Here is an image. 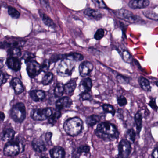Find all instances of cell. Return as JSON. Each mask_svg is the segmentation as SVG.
I'll return each instance as SVG.
<instances>
[{
  "mask_svg": "<svg viewBox=\"0 0 158 158\" xmlns=\"http://www.w3.org/2000/svg\"><path fill=\"white\" fill-rule=\"evenodd\" d=\"M96 7L99 8H106V5L103 0H92Z\"/></svg>",
  "mask_w": 158,
  "mask_h": 158,
  "instance_id": "44",
  "label": "cell"
},
{
  "mask_svg": "<svg viewBox=\"0 0 158 158\" xmlns=\"http://www.w3.org/2000/svg\"><path fill=\"white\" fill-rule=\"evenodd\" d=\"M50 154L51 158H65L66 152L62 147L54 146L50 150Z\"/></svg>",
  "mask_w": 158,
  "mask_h": 158,
  "instance_id": "18",
  "label": "cell"
},
{
  "mask_svg": "<svg viewBox=\"0 0 158 158\" xmlns=\"http://www.w3.org/2000/svg\"><path fill=\"white\" fill-rule=\"evenodd\" d=\"M53 74L51 72H47L43 77L41 83L44 86L49 85L53 80Z\"/></svg>",
  "mask_w": 158,
  "mask_h": 158,
  "instance_id": "33",
  "label": "cell"
},
{
  "mask_svg": "<svg viewBox=\"0 0 158 158\" xmlns=\"http://www.w3.org/2000/svg\"><path fill=\"white\" fill-rule=\"evenodd\" d=\"M95 134L98 137L106 142L117 140L119 136L116 126L108 122L99 124L95 131Z\"/></svg>",
  "mask_w": 158,
  "mask_h": 158,
  "instance_id": "1",
  "label": "cell"
},
{
  "mask_svg": "<svg viewBox=\"0 0 158 158\" xmlns=\"http://www.w3.org/2000/svg\"><path fill=\"white\" fill-rule=\"evenodd\" d=\"M6 64L8 67L15 71H18L21 67V61L17 57H9L6 61Z\"/></svg>",
  "mask_w": 158,
  "mask_h": 158,
  "instance_id": "13",
  "label": "cell"
},
{
  "mask_svg": "<svg viewBox=\"0 0 158 158\" xmlns=\"http://www.w3.org/2000/svg\"><path fill=\"white\" fill-rule=\"evenodd\" d=\"M54 93L55 96L59 98L62 97L65 93L64 84L60 82L57 83L54 88Z\"/></svg>",
  "mask_w": 158,
  "mask_h": 158,
  "instance_id": "28",
  "label": "cell"
},
{
  "mask_svg": "<svg viewBox=\"0 0 158 158\" xmlns=\"http://www.w3.org/2000/svg\"><path fill=\"white\" fill-rule=\"evenodd\" d=\"M83 122L78 117L70 118L64 122L63 128L65 132L71 136L79 135L83 129Z\"/></svg>",
  "mask_w": 158,
  "mask_h": 158,
  "instance_id": "2",
  "label": "cell"
},
{
  "mask_svg": "<svg viewBox=\"0 0 158 158\" xmlns=\"http://www.w3.org/2000/svg\"><path fill=\"white\" fill-rule=\"evenodd\" d=\"M149 4V0H130L128 5L131 9H136L147 8Z\"/></svg>",
  "mask_w": 158,
  "mask_h": 158,
  "instance_id": "14",
  "label": "cell"
},
{
  "mask_svg": "<svg viewBox=\"0 0 158 158\" xmlns=\"http://www.w3.org/2000/svg\"><path fill=\"white\" fill-rule=\"evenodd\" d=\"M35 57V56L34 55L28 52H25L23 56V59L25 60V63L30 61L32 59H34Z\"/></svg>",
  "mask_w": 158,
  "mask_h": 158,
  "instance_id": "42",
  "label": "cell"
},
{
  "mask_svg": "<svg viewBox=\"0 0 158 158\" xmlns=\"http://www.w3.org/2000/svg\"><path fill=\"white\" fill-rule=\"evenodd\" d=\"M0 9H1V6H0Z\"/></svg>",
  "mask_w": 158,
  "mask_h": 158,
  "instance_id": "53",
  "label": "cell"
},
{
  "mask_svg": "<svg viewBox=\"0 0 158 158\" xmlns=\"http://www.w3.org/2000/svg\"><path fill=\"white\" fill-rule=\"evenodd\" d=\"M132 151L131 143L126 139H123L118 145L119 157L128 158Z\"/></svg>",
  "mask_w": 158,
  "mask_h": 158,
  "instance_id": "9",
  "label": "cell"
},
{
  "mask_svg": "<svg viewBox=\"0 0 158 158\" xmlns=\"http://www.w3.org/2000/svg\"><path fill=\"white\" fill-rule=\"evenodd\" d=\"M139 83L142 88L146 92H150L151 90L150 83L148 79L141 76L139 78Z\"/></svg>",
  "mask_w": 158,
  "mask_h": 158,
  "instance_id": "24",
  "label": "cell"
},
{
  "mask_svg": "<svg viewBox=\"0 0 158 158\" xmlns=\"http://www.w3.org/2000/svg\"><path fill=\"white\" fill-rule=\"evenodd\" d=\"M103 111L106 113H110L112 116H114L116 113V110L114 107L111 105L104 104L102 105Z\"/></svg>",
  "mask_w": 158,
  "mask_h": 158,
  "instance_id": "35",
  "label": "cell"
},
{
  "mask_svg": "<svg viewBox=\"0 0 158 158\" xmlns=\"http://www.w3.org/2000/svg\"><path fill=\"white\" fill-rule=\"evenodd\" d=\"M29 95L33 101L40 102L45 98V93L41 90H34L29 92Z\"/></svg>",
  "mask_w": 158,
  "mask_h": 158,
  "instance_id": "17",
  "label": "cell"
},
{
  "mask_svg": "<svg viewBox=\"0 0 158 158\" xmlns=\"http://www.w3.org/2000/svg\"><path fill=\"white\" fill-rule=\"evenodd\" d=\"M8 13L11 17L14 19H18L20 16V14L15 8L12 7L8 8Z\"/></svg>",
  "mask_w": 158,
  "mask_h": 158,
  "instance_id": "36",
  "label": "cell"
},
{
  "mask_svg": "<svg viewBox=\"0 0 158 158\" xmlns=\"http://www.w3.org/2000/svg\"><path fill=\"white\" fill-rule=\"evenodd\" d=\"M9 57L19 58L21 55V50L20 48L15 47L9 49L8 50Z\"/></svg>",
  "mask_w": 158,
  "mask_h": 158,
  "instance_id": "29",
  "label": "cell"
},
{
  "mask_svg": "<svg viewBox=\"0 0 158 158\" xmlns=\"http://www.w3.org/2000/svg\"><path fill=\"white\" fill-rule=\"evenodd\" d=\"M76 62L64 57L60 59L57 67V72L60 76L67 77L70 76L75 67Z\"/></svg>",
  "mask_w": 158,
  "mask_h": 158,
  "instance_id": "3",
  "label": "cell"
},
{
  "mask_svg": "<svg viewBox=\"0 0 158 158\" xmlns=\"http://www.w3.org/2000/svg\"><path fill=\"white\" fill-rule=\"evenodd\" d=\"M10 116L13 120L18 123H21L26 117V110L24 104L18 103L11 110Z\"/></svg>",
  "mask_w": 158,
  "mask_h": 158,
  "instance_id": "4",
  "label": "cell"
},
{
  "mask_svg": "<svg viewBox=\"0 0 158 158\" xmlns=\"http://www.w3.org/2000/svg\"><path fill=\"white\" fill-rule=\"evenodd\" d=\"M77 79H71L64 85L65 93L67 95H71L74 92L77 87Z\"/></svg>",
  "mask_w": 158,
  "mask_h": 158,
  "instance_id": "22",
  "label": "cell"
},
{
  "mask_svg": "<svg viewBox=\"0 0 158 158\" xmlns=\"http://www.w3.org/2000/svg\"><path fill=\"white\" fill-rule=\"evenodd\" d=\"M25 41L18 39H10L4 41L0 42V49L12 48L23 46L25 44Z\"/></svg>",
  "mask_w": 158,
  "mask_h": 158,
  "instance_id": "10",
  "label": "cell"
},
{
  "mask_svg": "<svg viewBox=\"0 0 158 158\" xmlns=\"http://www.w3.org/2000/svg\"><path fill=\"white\" fill-rule=\"evenodd\" d=\"M61 116V112L60 111L57 110L55 112H53L52 115L48 118V122L51 125H55L57 121L60 118Z\"/></svg>",
  "mask_w": 158,
  "mask_h": 158,
  "instance_id": "31",
  "label": "cell"
},
{
  "mask_svg": "<svg viewBox=\"0 0 158 158\" xmlns=\"http://www.w3.org/2000/svg\"><path fill=\"white\" fill-rule=\"evenodd\" d=\"M142 13L147 18L158 21V15L157 14H155V13H153L150 11H143Z\"/></svg>",
  "mask_w": 158,
  "mask_h": 158,
  "instance_id": "34",
  "label": "cell"
},
{
  "mask_svg": "<svg viewBox=\"0 0 158 158\" xmlns=\"http://www.w3.org/2000/svg\"><path fill=\"white\" fill-rule=\"evenodd\" d=\"M4 58L0 57V69H1L4 66Z\"/></svg>",
  "mask_w": 158,
  "mask_h": 158,
  "instance_id": "51",
  "label": "cell"
},
{
  "mask_svg": "<svg viewBox=\"0 0 158 158\" xmlns=\"http://www.w3.org/2000/svg\"><path fill=\"white\" fill-rule=\"evenodd\" d=\"M53 112V109L51 108L36 109L32 111L31 116L34 120L43 121L49 118Z\"/></svg>",
  "mask_w": 158,
  "mask_h": 158,
  "instance_id": "6",
  "label": "cell"
},
{
  "mask_svg": "<svg viewBox=\"0 0 158 158\" xmlns=\"http://www.w3.org/2000/svg\"><path fill=\"white\" fill-rule=\"evenodd\" d=\"M142 114L141 112H138L135 116V121L136 125V130L138 134L141 132L142 127Z\"/></svg>",
  "mask_w": 158,
  "mask_h": 158,
  "instance_id": "25",
  "label": "cell"
},
{
  "mask_svg": "<svg viewBox=\"0 0 158 158\" xmlns=\"http://www.w3.org/2000/svg\"><path fill=\"white\" fill-rule=\"evenodd\" d=\"M149 105L154 111L157 112L158 110V106L156 102V98H152L151 99L150 101L149 102Z\"/></svg>",
  "mask_w": 158,
  "mask_h": 158,
  "instance_id": "45",
  "label": "cell"
},
{
  "mask_svg": "<svg viewBox=\"0 0 158 158\" xmlns=\"http://www.w3.org/2000/svg\"><path fill=\"white\" fill-rule=\"evenodd\" d=\"M104 29L102 28L98 29L96 31V33H95L94 35V38L97 40H101L104 35Z\"/></svg>",
  "mask_w": 158,
  "mask_h": 158,
  "instance_id": "40",
  "label": "cell"
},
{
  "mask_svg": "<svg viewBox=\"0 0 158 158\" xmlns=\"http://www.w3.org/2000/svg\"><path fill=\"white\" fill-rule=\"evenodd\" d=\"M41 4L45 9H48L49 8L50 5L48 0H40Z\"/></svg>",
  "mask_w": 158,
  "mask_h": 158,
  "instance_id": "48",
  "label": "cell"
},
{
  "mask_svg": "<svg viewBox=\"0 0 158 158\" xmlns=\"http://www.w3.org/2000/svg\"><path fill=\"white\" fill-rule=\"evenodd\" d=\"M100 121V117L99 115H92L87 117L86 119V123L89 127H93Z\"/></svg>",
  "mask_w": 158,
  "mask_h": 158,
  "instance_id": "26",
  "label": "cell"
},
{
  "mask_svg": "<svg viewBox=\"0 0 158 158\" xmlns=\"http://www.w3.org/2000/svg\"><path fill=\"white\" fill-rule=\"evenodd\" d=\"M93 64L88 61H84L79 66V72L82 77H85L89 75L93 70Z\"/></svg>",
  "mask_w": 158,
  "mask_h": 158,
  "instance_id": "11",
  "label": "cell"
},
{
  "mask_svg": "<svg viewBox=\"0 0 158 158\" xmlns=\"http://www.w3.org/2000/svg\"><path fill=\"white\" fill-rule=\"evenodd\" d=\"M136 132L133 129H130L127 130L126 134V138L130 143H134L136 139Z\"/></svg>",
  "mask_w": 158,
  "mask_h": 158,
  "instance_id": "32",
  "label": "cell"
},
{
  "mask_svg": "<svg viewBox=\"0 0 158 158\" xmlns=\"http://www.w3.org/2000/svg\"><path fill=\"white\" fill-rule=\"evenodd\" d=\"M23 150L19 142L13 139L5 145L3 152L6 156H14L18 154L20 151H23Z\"/></svg>",
  "mask_w": 158,
  "mask_h": 158,
  "instance_id": "5",
  "label": "cell"
},
{
  "mask_svg": "<svg viewBox=\"0 0 158 158\" xmlns=\"http://www.w3.org/2000/svg\"><path fill=\"white\" fill-rule=\"evenodd\" d=\"M115 15L119 18L132 23L140 22L141 18L137 15H135L132 12L124 9H120L116 11L115 12Z\"/></svg>",
  "mask_w": 158,
  "mask_h": 158,
  "instance_id": "7",
  "label": "cell"
},
{
  "mask_svg": "<svg viewBox=\"0 0 158 158\" xmlns=\"http://www.w3.org/2000/svg\"><path fill=\"white\" fill-rule=\"evenodd\" d=\"M72 104V101L71 98L68 97H64L57 100L56 103L57 110L60 111L64 109L69 108Z\"/></svg>",
  "mask_w": 158,
  "mask_h": 158,
  "instance_id": "12",
  "label": "cell"
},
{
  "mask_svg": "<svg viewBox=\"0 0 158 158\" xmlns=\"http://www.w3.org/2000/svg\"><path fill=\"white\" fill-rule=\"evenodd\" d=\"M32 145L34 149L37 152H43L46 150L45 143L41 138L34 139L32 141Z\"/></svg>",
  "mask_w": 158,
  "mask_h": 158,
  "instance_id": "15",
  "label": "cell"
},
{
  "mask_svg": "<svg viewBox=\"0 0 158 158\" xmlns=\"http://www.w3.org/2000/svg\"><path fill=\"white\" fill-rule=\"evenodd\" d=\"M152 156L153 158H158V148L156 147L153 152Z\"/></svg>",
  "mask_w": 158,
  "mask_h": 158,
  "instance_id": "49",
  "label": "cell"
},
{
  "mask_svg": "<svg viewBox=\"0 0 158 158\" xmlns=\"http://www.w3.org/2000/svg\"><path fill=\"white\" fill-rule=\"evenodd\" d=\"M65 57L69 60L76 62L82 61L84 58L83 55L80 53H76V52L69 53L67 55H65Z\"/></svg>",
  "mask_w": 158,
  "mask_h": 158,
  "instance_id": "27",
  "label": "cell"
},
{
  "mask_svg": "<svg viewBox=\"0 0 158 158\" xmlns=\"http://www.w3.org/2000/svg\"><path fill=\"white\" fill-rule=\"evenodd\" d=\"M39 14H40V15L45 25L49 26V27H52V28L55 26L54 22L50 18L45 14H44L43 12L40 11H39Z\"/></svg>",
  "mask_w": 158,
  "mask_h": 158,
  "instance_id": "30",
  "label": "cell"
},
{
  "mask_svg": "<svg viewBox=\"0 0 158 158\" xmlns=\"http://www.w3.org/2000/svg\"><path fill=\"white\" fill-rule=\"evenodd\" d=\"M92 87V80L90 78H86L82 80L79 85V89L82 93H89Z\"/></svg>",
  "mask_w": 158,
  "mask_h": 158,
  "instance_id": "19",
  "label": "cell"
},
{
  "mask_svg": "<svg viewBox=\"0 0 158 158\" xmlns=\"http://www.w3.org/2000/svg\"><path fill=\"white\" fill-rule=\"evenodd\" d=\"M15 134L16 132L15 130L12 129H5L2 131L1 136L2 140L4 142H9L11 141L14 139Z\"/></svg>",
  "mask_w": 158,
  "mask_h": 158,
  "instance_id": "21",
  "label": "cell"
},
{
  "mask_svg": "<svg viewBox=\"0 0 158 158\" xmlns=\"http://www.w3.org/2000/svg\"><path fill=\"white\" fill-rule=\"evenodd\" d=\"M10 85L17 94H20L24 92V88L23 84L20 79L19 78H13L11 81Z\"/></svg>",
  "mask_w": 158,
  "mask_h": 158,
  "instance_id": "16",
  "label": "cell"
},
{
  "mask_svg": "<svg viewBox=\"0 0 158 158\" xmlns=\"http://www.w3.org/2000/svg\"><path fill=\"white\" fill-rule=\"evenodd\" d=\"M117 80L119 83L124 85L128 84L129 82V79L126 76L122 75H118L117 76Z\"/></svg>",
  "mask_w": 158,
  "mask_h": 158,
  "instance_id": "38",
  "label": "cell"
},
{
  "mask_svg": "<svg viewBox=\"0 0 158 158\" xmlns=\"http://www.w3.org/2000/svg\"><path fill=\"white\" fill-rule=\"evenodd\" d=\"M91 149L89 146L84 145H81L77 148L73 152V157L74 158H79L83 154H87L90 153Z\"/></svg>",
  "mask_w": 158,
  "mask_h": 158,
  "instance_id": "20",
  "label": "cell"
},
{
  "mask_svg": "<svg viewBox=\"0 0 158 158\" xmlns=\"http://www.w3.org/2000/svg\"><path fill=\"white\" fill-rule=\"evenodd\" d=\"M8 80V75L0 70V86L6 83Z\"/></svg>",
  "mask_w": 158,
  "mask_h": 158,
  "instance_id": "43",
  "label": "cell"
},
{
  "mask_svg": "<svg viewBox=\"0 0 158 158\" xmlns=\"http://www.w3.org/2000/svg\"><path fill=\"white\" fill-rule=\"evenodd\" d=\"M50 65L51 63L50 60H47V59L45 60L42 64L41 65V66L42 71L45 73H47L48 70L49 69Z\"/></svg>",
  "mask_w": 158,
  "mask_h": 158,
  "instance_id": "41",
  "label": "cell"
},
{
  "mask_svg": "<svg viewBox=\"0 0 158 158\" xmlns=\"http://www.w3.org/2000/svg\"><path fill=\"white\" fill-rule=\"evenodd\" d=\"M52 136V133L51 132H47L45 135V139L47 143H50L51 142Z\"/></svg>",
  "mask_w": 158,
  "mask_h": 158,
  "instance_id": "46",
  "label": "cell"
},
{
  "mask_svg": "<svg viewBox=\"0 0 158 158\" xmlns=\"http://www.w3.org/2000/svg\"><path fill=\"white\" fill-rule=\"evenodd\" d=\"M41 158H48V157H45V156H44V157H42Z\"/></svg>",
  "mask_w": 158,
  "mask_h": 158,
  "instance_id": "52",
  "label": "cell"
},
{
  "mask_svg": "<svg viewBox=\"0 0 158 158\" xmlns=\"http://www.w3.org/2000/svg\"><path fill=\"white\" fill-rule=\"evenodd\" d=\"M122 57L124 61L127 63L131 64L133 61V57L130 53L126 50H124L122 53Z\"/></svg>",
  "mask_w": 158,
  "mask_h": 158,
  "instance_id": "37",
  "label": "cell"
},
{
  "mask_svg": "<svg viewBox=\"0 0 158 158\" xmlns=\"http://www.w3.org/2000/svg\"><path fill=\"white\" fill-rule=\"evenodd\" d=\"M84 14L87 16L92 18L96 20H99L102 17V14L100 12L91 8L86 9L84 11Z\"/></svg>",
  "mask_w": 158,
  "mask_h": 158,
  "instance_id": "23",
  "label": "cell"
},
{
  "mask_svg": "<svg viewBox=\"0 0 158 158\" xmlns=\"http://www.w3.org/2000/svg\"><path fill=\"white\" fill-rule=\"evenodd\" d=\"M80 96L83 100H89L91 98V94L89 93H82Z\"/></svg>",
  "mask_w": 158,
  "mask_h": 158,
  "instance_id": "47",
  "label": "cell"
},
{
  "mask_svg": "<svg viewBox=\"0 0 158 158\" xmlns=\"http://www.w3.org/2000/svg\"><path fill=\"white\" fill-rule=\"evenodd\" d=\"M117 101L118 105L120 107H123L126 105L127 104V100L124 96L123 95H120L117 98Z\"/></svg>",
  "mask_w": 158,
  "mask_h": 158,
  "instance_id": "39",
  "label": "cell"
},
{
  "mask_svg": "<svg viewBox=\"0 0 158 158\" xmlns=\"http://www.w3.org/2000/svg\"><path fill=\"white\" fill-rule=\"evenodd\" d=\"M5 115L4 113L0 112V122H2L5 119Z\"/></svg>",
  "mask_w": 158,
  "mask_h": 158,
  "instance_id": "50",
  "label": "cell"
},
{
  "mask_svg": "<svg viewBox=\"0 0 158 158\" xmlns=\"http://www.w3.org/2000/svg\"><path fill=\"white\" fill-rule=\"evenodd\" d=\"M25 63L27 65V71L30 78H34L42 72L41 65L34 59Z\"/></svg>",
  "mask_w": 158,
  "mask_h": 158,
  "instance_id": "8",
  "label": "cell"
}]
</instances>
